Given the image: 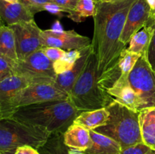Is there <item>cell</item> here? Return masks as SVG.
I'll return each mask as SVG.
<instances>
[{
	"instance_id": "obj_1",
	"label": "cell",
	"mask_w": 155,
	"mask_h": 154,
	"mask_svg": "<svg viewBox=\"0 0 155 154\" xmlns=\"http://www.w3.org/2000/svg\"><path fill=\"white\" fill-rule=\"evenodd\" d=\"M136 0L96 2L92 47L97 60L98 79L117 63L126 45L121 42L129 10Z\"/></svg>"
},
{
	"instance_id": "obj_2",
	"label": "cell",
	"mask_w": 155,
	"mask_h": 154,
	"mask_svg": "<svg viewBox=\"0 0 155 154\" xmlns=\"http://www.w3.org/2000/svg\"><path fill=\"white\" fill-rule=\"evenodd\" d=\"M80 113L68 98L20 107L10 118L45 128L51 134L64 132Z\"/></svg>"
},
{
	"instance_id": "obj_3",
	"label": "cell",
	"mask_w": 155,
	"mask_h": 154,
	"mask_svg": "<svg viewBox=\"0 0 155 154\" xmlns=\"http://www.w3.org/2000/svg\"><path fill=\"white\" fill-rule=\"evenodd\" d=\"M69 98L80 112L106 107L112 101L98 84L97 60L93 51L74 83Z\"/></svg>"
},
{
	"instance_id": "obj_4",
	"label": "cell",
	"mask_w": 155,
	"mask_h": 154,
	"mask_svg": "<svg viewBox=\"0 0 155 154\" xmlns=\"http://www.w3.org/2000/svg\"><path fill=\"white\" fill-rule=\"evenodd\" d=\"M106 107L110 113L108 121L104 126L94 131L116 140L122 149L142 143L139 111L128 108L113 100Z\"/></svg>"
},
{
	"instance_id": "obj_5",
	"label": "cell",
	"mask_w": 155,
	"mask_h": 154,
	"mask_svg": "<svg viewBox=\"0 0 155 154\" xmlns=\"http://www.w3.org/2000/svg\"><path fill=\"white\" fill-rule=\"evenodd\" d=\"M51 134L46 129L6 118L0 121V152L15 151L19 146L29 145L39 149Z\"/></svg>"
},
{
	"instance_id": "obj_6",
	"label": "cell",
	"mask_w": 155,
	"mask_h": 154,
	"mask_svg": "<svg viewBox=\"0 0 155 154\" xmlns=\"http://www.w3.org/2000/svg\"><path fill=\"white\" fill-rule=\"evenodd\" d=\"M128 81L139 98L142 110L155 107V72L146 54L139 57L129 74Z\"/></svg>"
},
{
	"instance_id": "obj_7",
	"label": "cell",
	"mask_w": 155,
	"mask_h": 154,
	"mask_svg": "<svg viewBox=\"0 0 155 154\" xmlns=\"http://www.w3.org/2000/svg\"><path fill=\"white\" fill-rule=\"evenodd\" d=\"M68 98L69 96L61 91L54 82H36L23 89L17 96L12 105L13 113L20 107Z\"/></svg>"
},
{
	"instance_id": "obj_8",
	"label": "cell",
	"mask_w": 155,
	"mask_h": 154,
	"mask_svg": "<svg viewBox=\"0 0 155 154\" xmlns=\"http://www.w3.org/2000/svg\"><path fill=\"white\" fill-rule=\"evenodd\" d=\"M15 74L22 75L36 82H54L57 74L50 60L42 49L35 51L15 63Z\"/></svg>"
},
{
	"instance_id": "obj_9",
	"label": "cell",
	"mask_w": 155,
	"mask_h": 154,
	"mask_svg": "<svg viewBox=\"0 0 155 154\" xmlns=\"http://www.w3.org/2000/svg\"><path fill=\"white\" fill-rule=\"evenodd\" d=\"M15 34L16 51L18 60L43 48L41 41L42 30L34 20L21 22L9 26Z\"/></svg>"
},
{
	"instance_id": "obj_10",
	"label": "cell",
	"mask_w": 155,
	"mask_h": 154,
	"mask_svg": "<svg viewBox=\"0 0 155 154\" xmlns=\"http://www.w3.org/2000/svg\"><path fill=\"white\" fill-rule=\"evenodd\" d=\"M41 41L43 47H56L66 51L82 50L92 45V41L87 36H82L74 30L54 31L42 30Z\"/></svg>"
},
{
	"instance_id": "obj_11",
	"label": "cell",
	"mask_w": 155,
	"mask_h": 154,
	"mask_svg": "<svg viewBox=\"0 0 155 154\" xmlns=\"http://www.w3.org/2000/svg\"><path fill=\"white\" fill-rule=\"evenodd\" d=\"M151 9L146 0H136L129 10L120 41L127 45L133 35L148 24Z\"/></svg>"
},
{
	"instance_id": "obj_12",
	"label": "cell",
	"mask_w": 155,
	"mask_h": 154,
	"mask_svg": "<svg viewBox=\"0 0 155 154\" xmlns=\"http://www.w3.org/2000/svg\"><path fill=\"white\" fill-rule=\"evenodd\" d=\"M33 82L19 74H14L0 82V104L3 119L10 118L13 114L12 105L20 92Z\"/></svg>"
},
{
	"instance_id": "obj_13",
	"label": "cell",
	"mask_w": 155,
	"mask_h": 154,
	"mask_svg": "<svg viewBox=\"0 0 155 154\" xmlns=\"http://www.w3.org/2000/svg\"><path fill=\"white\" fill-rule=\"evenodd\" d=\"M128 75H117L116 79L106 86L103 90L113 101L133 110L140 111L142 110L140 101L130 85Z\"/></svg>"
},
{
	"instance_id": "obj_14",
	"label": "cell",
	"mask_w": 155,
	"mask_h": 154,
	"mask_svg": "<svg viewBox=\"0 0 155 154\" xmlns=\"http://www.w3.org/2000/svg\"><path fill=\"white\" fill-rule=\"evenodd\" d=\"M92 51V45L82 49L81 55H80V58L77 60L74 66L70 70L57 75V77L54 80V84L61 91L67 94L68 96L71 93L74 83L83 71L86 61H87L88 57Z\"/></svg>"
},
{
	"instance_id": "obj_15",
	"label": "cell",
	"mask_w": 155,
	"mask_h": 154,
	"mask_svg": "<svg viewBox=\"0 0 155 154\" xmlns=\"http://www.w3.org/2000/svg\"><path fill=\"white\" fill-rule=\"evenodd\" d=\"M0 17L5 25L11 26L34 20V14L21 2L11 3L0 0Z\"/></svg>"
},
{
	"instance_id": "obj_16",
	"label": "cell",
	"mask_w": 155,
	"mask_h": 154,
	"mask_svg": "<svg viewBox=\"0 0 155 154\" xmlns=\"http://www.w3.org/2000/svg\"><path fill=\"white\" fill-rule=\"evenodd\" d=\"M64 142L68 147L83 152L92 143L89 130L72 123L64 132Z\"/></svg>"
},
{
	"instance_id": "obj_17",
	"label": "cell",
	"mask_w": 155,
	"mask_h": 154,
	"mask_svg": "<svg viewBox=\"0 0 155 154\" xmlns=\"http://www.w3.org/2000/svg\"><path fill=\"white\" fill-rule=\"evenodd\" d=\"M92 143L83 154H120L122 150L120 144L107 136L90 130Z\"/></svg>"
},
{
	"instance_id": "obj_18",
	"label": "cell",
	"mask_w": 155,
	"mask_h": 154,
	"mask_svg": "<svg viewBox=\"0 0 155 154\" xmlns=\"http://www.w3.org/2000/svg\"><path fill=\"white\" fill-rule=\"evenodd\" d=\"M109 113L107 107L98 110L83 111L75 118L73 123L80 125L88 130H95L97 128L106 125L109 119Z\"/></svg>"
},
{
	"instance_id": "obj_19",
	"label": "cell",
	"mask_w": 155,
	"mask_h": 154,
	"mask_svg": "<svg viewBox=\"0 0 155 154\" xmlns=\"http://www.w3.org/2000/svg\"><path fill=\"white\" fill-rule=\"evenodd\" d=\"M139 125L142 142L155 150V107L139 111Z\"/></svg>"
},
{
	"instance_id": "obj_20",
	"label": "cell",
	"mask_w": 155,
	"mask_h": 154,
	"mask_svg": "<svg viewBox=\"0 0 155 154\" xmlns=\"http://www.w3.org/2000/svg\"><path fill=\"white\" fill-rule=\"evenodd\" d=\"M154 33V29L153 26L151 24H148L133 35L129 42L130 46L127 49L141 56L147 54Z\"/></svg>"
},
{
	"instance_id": "obj_21",
	"label": "cell",
	"mask_w": 155,
	"mask_h": 154,
	"mask_svg": "<svg viewBox=\"0 0 155 154\" xmlns=\"http://www.w3.org/2000/svg\"><path fill=\"white\" fill-rule=\"evenodd\" d=\"M40 154H83L81 151L66 146L64 142V132L53 133L46 143L39 149Z\"/></svg>"
},
{
	"instance_id": "obj_22",
	"label": "cell",
	"mask_w": 155,
	"mask_h": 154,
	"mask_svg": "<svg viewBox=\"0 0 155 154\" xmlns=\"http://www.w3.org/2000/svg\"><path fill=\"white\" fill-rule=\"evenodd\" d=\"M0 54L18 61L15 38L12 29L9 26L0 27Z\"/></svg>"
},
{
	"instance_id": "obj_23",
	"label": "cell",
	"mask_w": 155,
	"mask_h": 154,
	"mask_svg": "<svg viewBox=\"0 0 155 154\" xmlns=\"http://www.w3.org/2000/svg\"><path fill=\"white\" fill-rule=\"evenodd\" d=\"M95 4L94 0H79L74 10L68 14V17L77 23L82 22L88 17H93L95 13Z\"/></svg>"
},
{
	"instance_id": "obj_24",
	"label": "cell",
	"mask_w": 155,
	"mask_h": 154,
	"mask_svg": "<svg viewBox=\"0 0 155 154\" xmlns=\"http://www.w3.org/2000/svg\"><path fill=\"white\" fill-rule=\"evenodd\" d=\"M141 55L131 52L127 48L123 50L114 68L120 75H128L136 65Z\"/></svg>"
},
{
	"instance_id": "obj_25",
	"label": "cell",
	"mask_w": 155,
	"mask_h": 154,
	"mask_svg": "<svg viewBox=\"0 0 155 154\" xmlns=\"http://www.w3.org/2000/svg\"><path fill=\"white\" fill-rule=\"evenodd\" d=\"M82 50H72L66 51L64 55L57 61L53 62V68L57 75L70 70L74 66L81 55Z\"/></svg>"
},
{
	"instance_id": "obj_26",
	"label": "cell",
	"mask_w": 155,
	"mask_h": 154,
	"mask_svg": "<svg viewBox=\"0 0 155 154\" xmlns=\"http://www.w3.org/2000/svg\"><path fill=\"white\" fill-rule=\"evenodd\" d=\"M17 61L0 54V82L15 74V67Z\"/></svg>"
},
{
	"instance_id": "obj_27",
	"label": "cell",
	"mask_w": 155,
	"mask_h": 154,
	"mask_svg": "<svg viewBox=\"0 0 155 154\" xmlns=\"http://www.w3.org/2000/svg\"><path fill=\"white\" fill-rule=\"evenodd\" d=\"M20 2L24 4L33 14L43 11L45 4L53 2L52 0H21Z\"/></svg>"
},
{
	"instance_id": "obj_28",
	"label": "cell",
	"mask_w": 155,
	"mask_h": 154,
	"mask_svg": "<svg viewBox=\"0 0 155 154\" xmlns=\"http://www.w3.org/2000/svg\"><path fill=\"white\" fill-rule=\"evenodd\" d=\"M42 50L45 55L52 62L60 60L66 53V51L56 47H43Z\"/></svg>"
},
{
	"instance_id": "obj_29",
	"label": "cell",
	"mask_w": 155,
	"mask_h": 154,
	"mask_svg": "<svg viewBox=\"0 0 155 154\" xmlns=\"http://www.w3.org/2000/svg\"><path fill=\"white\" fill-rule=\"evenodd\" d=\"M151 149L149 146L142 142L123 149L120 154H146Z\"/></svg>"
},
{
	"instance_id": "obj_30",
	"label": "cell",
	"mask_w": 155,
	"mask_h": 154,
	"mask_svg": "<svg viewBox=\"0 0 155 154\" xmlns=\"http://www.w3.org/2000/svg\"><path fill=\"white\" fill-rule=\"evenodd\" d=\"M148 24H151L153 26V27L154 29V33L146 55L148 63H149L151 68L154 69V71L155 72V20L150 18V21L148 22Z\"/></svg>"
},
{
	"instance_id": "obj_31",
	"label": "cell",
	"mask_w": 155,
	"mask_h": 154,
	"mask_svg": "<svg viewBox=\"0 0 155 154\" xmlns=\"http://www.w3.org/2000/svg\"><path fill=\"white\" fill-rule=\"evenodd\" d=\"M43 11H46L52 14L58 15L59 17L63 16V13H69L67 9L64 8L63 7L58 5L54 2H50L45 4L43 7Z\"/></svg>"
},
{
	"instance_id": "obj_32",
	"label": "cell",
	"mask_w": 155,
	"mask_h": 154,
	"mask_svg": "<svg viewBox=\"0 0 155 154\" xmlns=\"http://www.w3.org/2000/svg\"><path fill=\"white\" fill-rule=\"evenodd\" d=\"M53 2L56 3L58 5L61 6L64 8L67 9L70 14L75 8L76 5L79 2V0H52Z\"/></svg>"
},
{
	"instance_id": "obj_33",
	"label": "cell",
	"mask_w": 155,
	"mask_h": 154,
	"mask_svg": "<svg viewBox=\"0 0 155 154\" xmlns=\"http://www.w3.org/2000/svg\"><path fill=\"white\" fill-rule=\"evenodd\" d=\"M15 154H40L36 148L29 145L19 146L15 149Z\"/></svg>"
},
{
	"instance_id": "obj_34",
	"label": "cell",
	"mask_w": 155,
	"mask_h": 154,
	"mask_svg": "<svg viewBox=\"0 0 155 154\" xmlns=\"http://www.w3.org/2000/svg\"><path fill=\"white\" fill-rule=\"evenodd\" d=\"M51 30H54V31H61V30H62V27H61V26L60 23H59L58 21H55V23H54V25H53Z\"/></svg>"
},
{
	"instance_id": "obj_35",
	"label": "cell",
	"mask_w": 155,
	"mask_h": 154,
	"mask_svg": "<svg viewBox=\"0 0 155 154\" xmlns=\"http://www.w3.org/2000/svg\"><path fill=\"white\" fill-rule=\"evenodd\" d=\"M148 2V5L150 6L151 9V11H155V0H146Z\"/></svg>"
},
{
	"instance_id": "obj_36",
	"label": "cell",
	"mask_w": 155,
	"mask_h": 154,
	"mask_svg": "<svg viewBox=\"0 0 155 154\" xmlns=\"http://www.w3.org/2000/svg\"><path fill=\"white\" fill-rule=\"evenodd\" d=\"M15 151H7V152H0V154H15Z\"/></svg>"
},
{
	"instance_id": "obj_37",
	"label": "cell",
	"mask_w": 155,
	"mask_h": 154,
	"mask_svg": "<svg viewBox=\"0 0 155 154\" xmlns=\"http://www.w3.org/2000/svg\"><path fill=\"white\" fill-rule=\"evenodd\" d=\"M120 1V0H98V2H113Z\"/></svg>"
},
{
	"instance_id": "obj_38",
	"label": "cell",
	"mask_w": 155,
	"mask_h": 154,
	"mask_svg": "<svg viewBox=\"0 0 155 154\" xmlns=\"http://www.w3.org/2000/svg\"><path fill=\"white\" fill-rule=\"evenodd\" d=\"M4 1L8 2H11V3H16V2H19L21 0H4Z\"/></svg>"
},
{
	"instance_id": "obj_39",
	"label": "cell",
	"mask_w": 155,
	"mask_h": 154,
	"mask_svg": "<svg viewBox=\"0 0 155 154\" xmlns=\"http://www.w3.org/2000/svg\"><path fill=\"white\" fill-rule=\"evenodd\" d=\"M3 119V113H2V107H1V104H0V121Z\"/></svg>"
},
{
	"instance_id": "obj_40",
	"label": "cell",
	"mask_w": 155,
	"mask_h": 154,
	"mask_svg": "<svg viewBox=\"0 0 155 154\" xmlns=\"http://www.w3.org/2000/svg\"><path fill=\"white\" fill-rule=\"evenodd\" d=\"M151 19L155 20V11H151Z\"/></svg>"
},
{
	"instance_id": "obj_41",
	"label": "cell",
	"mask_w": 155,
	"mask_h": 154,
	"mask_svg": "<svg viewBox=\"0 0 155 154\" xmlns=\"http://www.w3.org/2000/svg\"><path fill=\"white\" fill-rule=\"evenodd\" d=\"M146 154H155V150L154 149H151V150L148 151Z\"/></svg>"
},
{
	"instance_id": "obj_42",
	"label": "cell",
	"mask_w": 155,
	"mask_h": 154,
	"mask_svg": "<svg viewBox=\"0 0 155 154\" xmlns=\"http://www.w3.org/2000/svg\"><path fill=\"white\" fill-rule=\"evenodd\" d=\"M3 25H5V24H4V23L2 22V21L1 17H0V27H1L2 26H3Z\"/></svg>"
},
{
	"instance_id": "obj_43",
	"label": "cell",
	"mask_w": 155,
	"mask_h": 154,
	"mask_svg": "<svg viewBox=\"0 0 155 154\" xmlns=\"http://www.w3.org/2000/svg\"><path fill=\"white\" fill-rule=\"evenodd\" d=\"M94 1H95V2H98V0H94Z\"/></svg>"
}]
</instances>
